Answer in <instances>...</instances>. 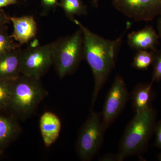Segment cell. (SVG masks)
<instances>
[{"label": "cell", "mask_w": 161, "mask_h": 161, "mask_svg": "<svg viewBox=\"0 0 161 161\" xmlns=\"http://www.w3.org/2000/svg\"><path fill=\"white\" fill-rule=\"evenodd\" d=\"M158 160L161 161V153L158 155Z\"/></svg>", "instance_id": "obj_26"}, {"label": "cell", "mask_w": 161, "mask_h": 161, "mask_svg": "<svg viewBox=\"0 0 161 161\" xmlns=\"http://www.w3.org/2000/svg\"><path fill=\"white\" fill-rule=\"evenodd\" d=\"M157 27L158 31V36L161 39V15L159 16L157 22Z\"/></svg>", "instance_id": "obj_24"}, {"label": "cell", "mask_w": 161, "mask_h": 161, "mask_svg": "<svg viewBox=\"0 0 161 161\" xmlns=\"http://www.w3.org/2000/svg\"><path fill=\"white\" fill-rule=\"evenodd\" d=\"M58 6L63 9L67 17L72 22L75 19V16L87 14L86 6L81 0H60Z\"/></svg>", "instance_id": "obj_15"}, {"label": "cell", "mask_w": 161, "mask_h": 161, "mask_svg": "<svg viewBox=\"0 0 161 161\" xmlns=\"http://www.w3.org/2000/svg\"><path fill=\"white\" fill-rule=\"evenodd\" d=\"M73 22L79 26L83 34L84 59L91 67L94 76V89L90 109L91 112L99 92L115 68L123 38L131 24L130 22L128 23L123 34L116 40H107L92 32L76 19Z\"/></svg>", "instance_id": "obj_1"}, {"label": "cell", "mask_w": 161, "mask_h": 161, "mask_svg": "<svg viewBox=\"0 0 161 161\" xmlns=\"http://www.w3.org/2000/svg\"><path fill=\"white\" fill-rule=\"evenodd\" d=\"M22 44L15 42V40L8 33V26L0 29V55L21 46Z\"/></svg>", "instance_id": "obj_18"}, {"label": "cell", "mask_w": 161, "mask_h": 161, "mask_svg": "<svg viewBox=\"0 0 161 161\" xmlns=\"http://www.w3.org/2000/svg\"><path fill=\"white\" fill-rule=\"evenodd\" d=\"M92 4L94 7L97 8L98 6V0H92Z\"/></svg>", "instance_id": "obj_25"}, {"label": "cell", "mask_w": 161, "mask_h": 161, "mask_svg": "<svg viewBox=\"0 0 161 161\" xmlns=\"http://www.w3.org/2000/svg\"><path fill=\"white\" fill-rule=\"evenodd\" d=\"M17 0H0V9L3 7L17 4Z\"/></svg>", "instance_id": "obj_23"}, {"label": "cell", "mask_w": 161, "mask_h": 161, "mask_svg": "<svg viewBox=\"0 0 161 161\" xmlns=\"http://www.w3.org/2000/svg\"><path fill=\"white\" fill-rule=\"evenodd\" d=\"M40 79L21 75L14 80L8 112L18 120L31 116L48 95Z\"/></svg>", "instance_id": "obj_3"}, {"label": "cell", "mask_w": 161, "mask_h": 161, "mask_svg": "<svg viewBox=\"0 0 161 161\" xmlns=\"http://www.w3.org/2000/svg\"><path fill=\"white\" fill-rule=\"evenodd\" d=\"M154 132L156 135L155 147L161 149V121L156 124Z\"/></svg>", "instance_id": "obj_21"}, {"label": "cell", "mask_w": 161, "mask_h": 161, "mask_svg": "<svg viewBox=\"0 0 161 161\" xmlns=\"http://www.w3.org/2000/svg\"><path fill=\"white\" fill-rule=\"evenodd\" d=\"M24 1H25V2H26V1H27V0H24Z\"/></svg>", "instance_id": "obj_28"}, {"label": "cell", "mask_w": 161, "mask_h": 161, "mask_svg": "<svg viewBox=\"0 0 161 161\" xmlns=\"http://www.w3.org/2000/svg\"><path fill=\"white\" fill-rule=\"evenodd\" d=\"M21 131L17 119L9 112H0V154L16 139Z\"/></svg>", "instance_id": "obj_9"}, {"label": "cell", "mask_w": 161, "mask_h": 161, "mask_svg": "<svg viewBox=\"0 0 161 161\" xmlns=\"http://www.w3.org/2000/svg\"><path fill=\"white\" fill-rule=\"evenodd\" d=\"M157 114L152 107L144 112H136L121 140L118 153L115 155L116 161L139 155L147 150L155 130Z\"/></svg>", "instance_id": "obj_2"}, {"label": "cell", "mask_w": 161, "mask_h": 161, "mask_svg": "<svg viewBox=\"0 0 161 161\" xmlns=\"http://www.w3.org/2000/svg\"><path fill=\"white\" fill-rule=\"evenodd\" d=\"M14 80L0 79V112H8Z\"/></svg>", "instance_id": "obj_16"}, {"label": "cell", "mask_w": 161, "mask_h": 161, "mask_svg": "<svg viewBox=\"0 0 161 161\" xmlns=\"http://www.w3.org/2000/svg\"><path fill=\"white\" fill-rule=\"evenodd\" d=\"M130 99L123 78L117 74L108 92L101 113L102 120L107 130L118 117Z\"/></svg>", "instance_id": "obj_7"}, {"label": "cell", "mask_w": 161, "mask_h": 161, "mask_svg": "<svg viewBox=\"0 0 161 161\" xmlns=\"http://www.w3.org/2000/svg\"><path fill=\"white\" fill-rule=\"evenodd\" d=\"M154 56V52H149L147 50L138 51L134 58L132 66L137 69H147L153 63Z\"/></svg>", "instance_id": "obj_17"}, {"label": "cell", "mask_w": 161, "mask_h": 161, "mask_svg": "<svg viewBox=\"0 0 161 161\" xmlns=\"http://www.w3.org/2000/svg\"><path fill=\"white\" fill-rule=\"evenodd\" d=\"M41 5L43 9V13H47L55 9L59 5L58 0H40Z\"/></svg>", "instance_id": "obj_20"}, {"label": "cell", "mask_w": 161, "mask_h": 161, "mask_svg": "<svg viewBox=\"0 0 161 161\" xmlns=\"http://www.w3.org/2000/svg\"><path fill=\"white\" fill-rule=\"evenodd\" d=\"M53 65L60 79L75 73L84 59V39L80 28L51 43Z\"/></svg>", "instance_id": "obj_4"}, {"label": "cell", "mask_w": 161, "mask_h": 161, "mask_svg": "<svg viewBox=\"0 0 161 161\" xmlns=\"http://www.w3.org/2000/svg\"><path fill=\"white\" fill-rule=\"evenodd\" d=\"M53 65L51 43L22 49L20 58L21 75L41 79Z\"/></svg>", "instance_id": "obj_6"}, {"label": "cell", "mask_w": 161, "mask_h": 161, "mask_svg": "<svg viewBox=\"0 0 161 161\" xmlns=\"http://www.w3.org/2000/svg\"><path fill=\"white\" fill-rule=\"evenodd\" d=\"M153 72L151 81L159 82L161 80V51L154 52L153 62Z\"/></svg>", "instance_id": "obj_19"}, {"label": "cell", "mask_w": 161, "mask_h": 161, "mask_svg": "<svg viewBox=\"0 0 161 161\" xmlns=\"http://www.w3.org/2000/svg\"><path fill=\"white\" fill-rule=\"evenodd\" d=\"M153 82L137 85L131 95L132 106L135 112H144L151 108L152 87Z\"/></svg>", "instance_id": "obj_14"}, {"label": "cell", "mask_w": 161, "mask_h": 161, "mask_svg": "<svg viewBox=\"0 0 161 161\" xmlns=\"http://www.w3.org/2000/svg\"><path fill=\"white\" fill-rule=\"evenodd\" d=\"M21 47L0 55V79L15 80L21 75L20 70Z\"/></svg>", "instance_id": "obj_13"}, {"label": "cell", "mask_w": 161, "mask_h": 161, "mask_svg": "<svg viewBox=\"0 0 161 161\" xmlns=\"http://www.w3.org/2000/svg\"><path fill=\"white\" fill-rule=\"evenodd\" d=\"M10 20L14 26L12 37L20 44L28 43L36 36L37 25L32 16L10 17Z\"/></svg>", "instance_id": "obj_11"}, {"label": "cell", "mask_w": 161, "mask_h": 161, "mask_svg": "<svg viewBox=\"0 0 161 161\" xmlns=\"http://www.w3.org/2000/svg\"><path fill=\"white\" fill-rule=\"evenodd\" d=\"M106 130L101 113L93 111L90 112L89 116L80 128L76 142V150L81 161L92 160L98 153Z\"/></svg>", "instance_id": "obj_5"}, {"label": "cell", "mask_w": 161, "mask_h": 161, "mask_svg": "<svg viewBox=\"0 0 161 161\" xmlns=\"http://www.w3.org/2000/svg\"><path fill=\"white\" fill-rule=\"evenodd\" d=\"M39 125L43 143L48 148L54 143L60 135L61 120L53 112L46 111L40 116Z\"/></svg>", "instance_id": "obj_12"}, {"label": "cell", "mask_w": 161, "mask_h": 161, "mask_svg": "<svg viewBox=\"0 0 161 161\" xmlns=\"http://www.w3.org/2000/svg\"><path fill=\"white\" fill-rule=\"evenodd\" d=\"M10 17L7 15L4 9H0V29L10 23Z\"/></svg>", "instance_id": "obj_22"}, {"label": "cell", "mask_w": 161, "mask_h": 161, "mask_svg": "<svg viewBox=\"0 0 161 161\" xmlns=\"http://www.w3.org/2000/svg\"><path fill=\"white\" fill-rule=\"evenodd\" d=\"M152 26H147L138 31H133L128 36V44L135 50L157 51L156 46L159 39Z\"/></svg>", "instance_id": "obj_10"}, {"label": "cell", "mask_w": 161, "mask_h": 161, "mask_svg": "<svg viewBox=\"0 0 161 161\" xmlns=\"http://www.w3.org/2000/svg\"><path fill=\"white\" fill-rule=\"evenodd\" d=\"M114 7L136 22L151 21L161 15V0H112Z\"/></svg>", "instance_id": "obj_8"}, {"label": "cell", "mask_w": 161, "mask_h": 161, "mask_svg": "<svg viewBox=\"0 0 161 161\" xmlns=\"http://www.w3.org/2000/svg\"><path fill=\"white\" fill-rule=\"evenodd\" d=\"M1 154H0V159H2V158H1Z\"/></svg>", "instance_id": "obj_27"}]
</instances>
